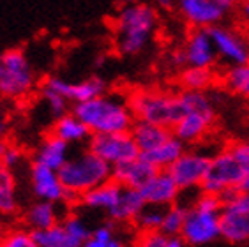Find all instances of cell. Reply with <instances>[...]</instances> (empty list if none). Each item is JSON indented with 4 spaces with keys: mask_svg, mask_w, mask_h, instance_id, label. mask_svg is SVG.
<instances>
[{
    "mask_svg": "<svg viewBox=\"0 0 249 247\" xmlns=\"http://www.w3.org/2000/svg\"><path fill=\"white\" fill-rule=\"evenodd\" d=\"M115 48L120 55L133 57L149 46L159 27L158 7L147 2L122 4L111 21Z\"/></svg>",
    "mask_w": 249,
    "mask_h": 247,
    "instance_id": "obj_1",
    "label": "cell"
},
{
    "mask_svg": "<svg viewBox=\"0 0 249 247\" xmlns=\"http://www.w3.org/2000/svg\"><path fill=\"white\" fill-rule=\"evenodd\" d=\"M72 111L85 122L92 134L131 131L136 120L127 103V97L124 99L119 95L106 94V92L94 99L74 105Z\"/></svg>",
    "mask_w": 249,
    "mask_h": 247,
    "instance_id": "obj_2",
    "label": "cell"
},
{
    "mask_svg": "<svg viewBox=\"0 0 249 247\" xmlns=\"http://www.w3.org/2000/svg\"><path fill=\"white\" fill-rule=\"evenodd\" d=\"M113 166L101 159L92 150L69 157L58 173L60 180L66 187V201L64 203H80L87 191L94 189L96 185L110 180Z\"/></svg>",
    "mask_w": 249,
    "mask_h": 247,
    "instance_id": "obj_3",
    "label": "cell"
},
{
    "mask_svg": "<svg viewBox=\"0 0 249 247\" xmlns=\"http://www.w3.org/2000/svg\"><path fill=\"white\" fill-rule=\"evenodd\" d=\"M127 103L136 120L158 124L168 129H173L184 115L180 95L159 88H138L127 95Z\"/></svg>",
    "mask_w": 249,
    "mask_h": 247,
    "instance_id": "obj_4",
    "label": "cell"
},
{
    "mask_svg": "<svg viewBox=\"0 0 249 247\" xmlns=\"http://www.w3.org/2000/svg\"><path fill=\"white\" fill-rule=\"evenodd\" d=\"M37 85V76L23 50L0 52V95L5 99H27Z\"/></svg>",
    "mask_w": 249,
    "mask_h": 247,
    "instance_id": "obj_5",
    "label": "cell"
},
{
    "mask_svg": "<svg viewBox=\"0 0 249 247\" xmlns=\"http://www.w3.org/2000/svg\"><path fill=\"white\" fill-rule=\"evenodd\" d=\"M244 176L246 168L231 154L230 148H226L217 156L211 157V166H209L207 176L203 178L200 187L203 193L219 194L228 187H240Z\"/></svg>",
    "mask_w": 249,
    "mask_h": 247,
    "instance_id": "obj_6",
    "label": "cell"
},
{
    "mask_svg": "<svg viewBox=\"0 0 249 247\" xmlns=\"http://www.w3.org/2000/svg\"><path fill=\"white\" fill-rule=\"evenodd\" d=\"M89 150L97 154L101 159H105L111 166L131 161V159H134V157H138L142 154L131 131L92 134L90 140H89Z\"/></svg>",
    "mask_w": 249,
    "mask_h": 247,
    "instance_id": "obj_7",
    "label": "cell"
},
{
    "mask_svg": "<svg viewBox=\"0 0 249 247\" xmlns=\"http://www.w3.org/2000/svg\"><path fill=\"white\" fill-rule=\"evenodd\" d=\"M217 57L226 66L249 62V37L230 25H214L209 29Z\"/></svg>",
    "mask_w": 249,
    "mask_h": 247,
    "instance_id": "obj_8",
    "label": "cell"
},
{
    "mask_svg": "<svg viewBox=\"0 0 249 247\" xmlns=\"http://www.w3.org/2000/svg\"><path fill=\"white\" fill-rule=\"evenodd\" d=\"M175 9L193 29H211L221 23L226 15L217 0H175Z\"/></svg>",
    "mask_w": 249,
    "mask_h": 247,
    "instance_id": "obj_9",
    "label": "cell"
},
{
    "mask_svg": "<svg viewBox=\"0 0 249 247\" xmlns=\"http://www.w3.org/2000/svg\"><path fill=\"white\" fill-rule=\"evenodd\" d=\"M180 235L191 246H203L207 242H212L221 235L219 212H203L193 207V210H187L186 223Z\"/></svg>",
    "mask_w": 249,
    "mask_h": 247,
    "instance_id": "obj_10",
    "label": "cell"
},
{
    "mask_svg": "<svg viewBox=\"0 0 249 247\" xmlns=\"http://www.w3.org/2000/svg\"><path fill=\"white\" fill-rule=\"evenodd\" d=\"M209 166H211V157L198 152H184L168 168V171L180 189H189L195 185H201Z\"/></svg>",
    "mask_w": 249,
    "mask_h": 247,
    "instance_id": "obj_11",
    "label": "cell"
},
{
    "mask_svg": "<svg viewBox=\"0 0 249 247\" xmlns=\"http://www.w3.org/2000/svg\"><path fill=\"white\" fill-rule=\"evenodd\" d=\"M30 185H32L34 196L37 200L53 201V203H64L66 201V187L60 180L58 170L32 162L30 166Z\"/></svg>",
    "mask_w": 249,
    "mask_h": 247,
    "instance_id": "obj_12",
    "label": "cell"
},
{
    "mask_svg": "<svg viewBox=\"0 0 249 247\" xmlns=\"http://www.w3.org/2000/svg\"><path fill=\"white\" fill-rule=\"evenodd\" d=\"M43 83L52 87V88H55L57 92H60L69 103H72V105L94 99V97H97V95L106 92L105 80H101V78H97V76H90L82 81H67V80H64V78L50 76V78H46Z\"/></svg>",
    "mask_w": 249,
    "mask_h": 247,
    "instance_id": "obj_13",
    "label": "cell"
},
{
    "mask_svg": "<svg viewBox=\"0 0 249 247\" xmlns=\"http://www.w3.org/2000/svg\"><path fill=\"white\" fill-rule=\"evenodd\" d=\"M182 48L187 66L214 67L219 60L209 29H193V32L187 34Z\"/></svg>",
    "mask_w": 249,
    "mask_h": 247,
    "instance_id": "obj_14",
    "label": "cell"
},
{
    "mask_svg": "<svg viewBox=\"0 0 249 247\" xmlns=\"http://www.w3.org/2000/svg\"><path fill=\"white\" fill-rule=\"evenodd\" d=\"M216 122V111H187L173 125L172 133L184 143H196L211 133Z\"/></svg>",
    "mask_w": 249,
    "mask_h": 247,
    "instance_id": "obj_15",
    "label": "cell"
},
{
    "mask_svg": "<svg viewBox=\"0 0 249 247\" xmlns=\"http://www.w3.org/2000/svg\"><path fill=\"white\" fill-rule=\"evenodd\" d=\"M158 168L150 164L142 154L138 157H134L131 161L120 162L117 166H113L111 171V178L117 180L124 187H134V189H142L147 182L158 173Z\"/></svg>",
    "mask_w": 249,
    "mask_h": 247,
    "instance_id": "obj_16",
    "label": "cell"
},
{
    "mask_svg": "<svg viewBox=\"0 0 249 247\" xmlns=\"http://www.w3.org/2000/svg\"><path fill=\"white\" fill-rule=\"evenodd\" d=\"M140 191H142L147 205L163 207V205H172L177 200L180 187L177 185V182L173 180L170 171L159 170Z\"/></svg>",
    "mask_w": 249,
    "mask_h": 247,
    "instance_id": "obj_17",
    "label": "cell"
},
{
    "mask_svg": "<svg viewBox=\"0 0 249 247\" xmlns=\"http://www.w3.org/2000/svg\"><path fill=\"white\" fill-rule=\"evenodd\" d=\"M69 157H71L69 156V143L50 133L36 148L34 162L44 164V166L53 168V170H60Z\"/></svg>",
    "mask_w": 249,
    "mask_h": 247,
    "instance_id": "obj_18",
    "label": "cell"
},
{
    "mask_svg": "<svg viewBox=\"0 0 249 247\" xmlns=\"http://www.w3.org/2000/svg\"><path fill=\"white\" fill-rule=\"evenodd\" d=\"M145 207H147V201L142 191L134 187H122L119 201L113 209L108 210V214L117 223H134V219L138 217V214Z\"/></svg>",
    "mask_w": 249,
    "mask_h": 247,
    "instance_id": "obj_19",
    "label": "cell"
},
{
    "mask_svg": "<svg viewBox=\"0 0 249 247\" xmlns=\"http://www.w3.org/2000/svg\"><path fill=\"white\" fill-rule=\"evenodd\" d=\"M219 219L221 237H225L228 242L240 244L249 240V214L231 207H223Z\"/></svg>",
    "mask_w": 249,
    "mask_h": 247,
    "instance_id": "obj_20",
    "label": "cell"
},
{
    "mask_svg": "<svg viewBox=\"0 0 249 247\" xmlns=\"http://www.w3.org/2000/svg\"><path fill=\"white\" fill-rule=\"evenodd\" d=\"M131 134H133L134 141L138 145L140 152H149L152 148L159 147L163 141H166L172 136V129L164 127V125H158L152 122H145V120H134L133 127H131Z\"/></svg>",
    "mask_w": 249,
    "mask_h": 247,
    "instance_id": "obj_21",
    "label": "cell"
},
{
    "mask_svg": "<svg viewBox=\"0 0 249 247\" xmlns=\"http://www.w3.org/2000/svg\"><path fill=\"white\" fill-rule=\"evenodd\" d=\"M122 187L117 180L110 178V180L103 182V184L96 185L94 189L87 191L85 194L82 196L80 203H83L89 209H96V210H108L113 209L115 203L119 201L120 193H122Z\"/></svg>",
    "mask_w": 249,
    "mask_h": 247,
    "instance_id": "obj_22",
    "label": "cell"
},
{
    "mask_svg": "<svg viewBox=\"0 0 249 247\" xmlns=\"http://www.w3.org/2000/svg\"><path fill=\"white\" fill-rule=\"evenodd\" d=\"M57 205L58 203L46 200H37L34 205H30L23 214V223L27 224V228H30L32 231H39L62 223Z\"/></svg>",
    "mask_w": 249,
    "mask_h": 247,
    "instance_id": "obj_23",
    "label": "cell"
},
{
    "mask_svg": "<svg viewBox=\"0 0 249 247\" xmlns=\"http://www.w3.org/2000/svg\"><path fill=\"white\" fill-rule=\"evenodd\" d=\"M52 134L58 136V138L67 141L69 145H71V143L89 141L92 136L90 129L87 127L85 122H83L74 111L55 119V124H53V127H52Z\"/></svg>",
    "mask_w": 249,
    "mask_h": 247,
    "instance_id": "obj_24",
    "label": "cell"
},
{
    "mask_svg": "<svg viewBox=\"0 0 249 247\" xmlns=\"http://www.w3.org/2000/svg\"><path fill=\"white\" fill-rule=\"evenodd\" d=\"M184 145H186V143L180 141L175 134H172V136H170L166 141L161 143L159 147L152 148L149 152H143L142 156H143L150 164H154V166L158 168V170H168L173 162L177 161L178 157L186 152V150H184Z\"/></svg>",
    "mask_w": 249,
    "mask_h": 247,
    "instance_id": "obj_25",
    "label": "cell"
},
{
    "mask_svg": "<svg viewBox=\"0 0 249 247\" xmlns=\"http://www.w3.org/2000/svg\"><path fill=\"white\" fill-rule=\"evenodd\" d=\"M178 81H180L182 90L209 92L216 83V72H214V67L186 66L180 69Z\"/></svg>",
    "mask_w": 249,
    "mask_h": 247,
    "instance_id": "obj_26",
    "label": "cell"
},
{
    "mask_svg": "<svg viewBox=\"0 0 249 247\" xmlns=\"http://www.w3.org/2000/svg\"><path fill=\"white\" fill-rule=\"evenodd\" d=\"M18 212V193L13 170L0 162V215L11 217Z\"/></svg>",
    "mask_w": 249,
    "mask_h": 247,
    "instance_id": "obj_27",
    "label": "cell"
},
{
    "mask_svg": "<svg viewBox=\"0 0 249 247\" xmlns=\"http://www.w3.org/2000/svg\"><path fill=\"white\" fill-rule=\"evenodd\" d=\"M34 235H36L39 247H83L82 240L69 235V231L64 228L62 223L55 224L52 228L34 231Z\"/></svg>",
    "mask_w": 249,
    "mask_h": 247,
    "instance_id": "obj_28",
    "label": "cell"
},
{
    "mask_svg": "<svg viewBox=\"0 0 249 247\" xmlns=\"http://www.w3.org/2000/svg\"><path fill=\"white\" fill-rule=\"evenodd\" d=\"M223 85L231 94L249 99V62L226 67L223 74Z\"/></svg>",
    "mask_w": 249,
    "mask_h": 247,
    "instance_id": "obj_29",
    "label": "cell"
},
{
    "mask_svg": "<svg viewBox=\"0 0 249 247\" xmlns=\"http://www.w3.org/2000/svg\"><path fill=\"white\" fill-rule=\"evenodd\" d=\"M186 215L187 210L180 205H172L170 209L164 212L163 224H161V231L166 235V237H177L182 233L184 223H186Z\"/></svg>",
    "mask_w": 249,
    "mask_h": 247,
    "instance_id": "obj_30",
    "label": "cell"
},
{
    "mask_svg": "<svg viewBox=\"0 0 249 247\" xmlns=\"http://www.w3.org/2000/svg\"><path fill=\"white\" fill-rule=\"evenodd\" d=\"M39 95H41L43 103L48 106L50 113H52L55 119L69 113V111H67V109H69V101H67L60 92L55 90V88H52V87L44 85L43 83L41 88H39Z\"/></svg>",
    "mask_w": 249,
    "mask_h": 247,
    "instance_id": "obj_31",
    "label": "cell"
},
{
    "mask_svg": "<svg viewBox=\"0 0 249 247\" xmlns=\"http://www.w3.org/2000/svg\"><path fill=\"white\" fill-rule=\"evenodd\" d=\"M0 247H39L36 235L30 228H15L5 231Z\"/></svg>",
    "mask_w": 249,
    "mask_h": 247,
    "instance_id": "obj_32",
    "label": "cell"
},
{
    "mask_svg": "<svg viewBox=\"0 0 249 247\" xmlns=\"http://www.w3.org/2000/svg\"><path fill=\"white\" fill-rule=\"evenodd\" d=\"M164 212L158 209H147L145 207L142 212L138 214V217L134 219V223L142 231H156V229H161V224H163Z\"/></svg>",
    "mask_w": 249,
    "mask_h": 247,
    "instance_id": "obj_33",
    "label": "cell"
},
{
    "mask_svg": "<svg viewBox=\"0 0 249 247\" xmlns=\"http://www.w3.org/2000/svg\"><path fill=\"white\" fill-rule=\"evenodd\" d=\"M62 226L69 231V235H72V237L82 240V242H85L87 238H89V235H90V229L87 228L85 221L82 217H78V215H72V214L66 215L62 219Z\"/></svg>",
    "mask_w": 249,
    "mask_h": 247,
    "instance_id": "obj_34",
    "label": "cell"
},
{
    "mask_svg": "<svg viewBox=\"0 0 249 247\" xmlns=\"http://www.w3.org/2000/svg\"><path fill=\"white\" fill-rule=\"evenodd\" d=\"M168 238L161 229H156V231H142L140 237L136 238L134 247H166L168 246Z\"/></svg>",
    "mask_w": 249,
    "mask_h": 247,
    "instance_id": "obj_35",
    "label": "cell"
},
{
    "mask_svg": "<svg viewBox=\"0 0 249 247\" xmlns=\"http://www.w3.org/2000/svg\"><path fill=\"white\" fill-rule=\"evenodd\" d=\"M113 238V229L110 226H101V228L90 231L89 238L83 242V247H106V244Z\"/></svg>",
    "mask_w": 249,
    "mask_h": 247,
    "instance_id": "obj_36",
    "label": "cell"
},
{
    "mask_svg": "<svg viewBox=\"0 0 249 247\" xmlns=\"http://www.w3.org/2000/svg\"><path fill=\"white\" fill-rule=\"evenodd\" d=\"M225 205L221 201V198L217 194H212V193H203L195 203V209L203 210V212H219Z\"/></svg>",
    "mask_w": 249,
    "mask_h": 247,
    "instance_id": "obj_37",
    "label": "cell"
},
{
    "mask_svg": "<svg viewBox=\"0 0 249 247\" xmlns=\"http://www.w3.org/2000/svg\"><path fill=\"white\" fill-rule=\"evenodd\" d=\"M21 161H23V152H21L16 145L11 143L9 148H7V152L4 154V157H2L0 162L5 164L7 168H11V170H15V168H18L19 164H21Z\"/></svg>",
    "mask_w": 249,
    "mask_h": 247,
    "instance_id": "obj_38",
    "label": "cell"
},
{
    "mask_svg": "<svg viewBox=\"0 0 249 247\" xmlns=\"http://www.w3.org/2000/svg\"><path fill=\"white\" fill-rule=\"evenodd\" d=\"M231 154H233L239 162L246 168V171L249 170V141H237L230 147Z\"/></svg>",
    "mask_w": 249,
    "mask_h": 247,
    "instance_id": "obj_39",
    "label": "cell"
},
{
    "mask_svg": "<svg viewBox=\"0 0 249 247\" xmlns=\"http://www.w3.org/2000/svg\"><path fill=\"white\" fill-rule=\"evenodd\" d=\"M168 62H170L173 67H178V69L186 67L187 66V60H186V53H184V48H177L175 52L170 53Z\"/></svg>",
    "mask_w": 249,
    "mask_h": 247,
    "instance_id": "obj_40",
    "label": "cell"
},
{
    "mask_svg": "<svg viewBox=\"0 0 249 247\" xmlns=\"http://www.w3.org/2000/svg\"><path fill=\"white\" fill-rule=\"evenodd\" d=\"M240 18L249 27V0H242L240 2Z\"/></svg>",
    "mask_w": 249,
    "mask_h": 247,
    "instance_id": "obj_41",
    "label": "cell"
},
{
    "mask_svg": "<svg viewBox=\"0 0 249 247\" xmlns=\"http://www.w3.org/2000/svg\"><path fill=\"white\" fill-rule=\"evenodd\" d=\"M166 247H187V242L182 237H170Z\"/></svg>",
    "mask_w": 249,
    "mask_h": 247,
    "instance_id": "obj_42",
    "label": "cell"
},
{
    "mask_svg": "<svg viewBox=\"0 0 249 247\" xmlns=\"http://www.w3.org/2000/svg\"><path fill=\"white\" fill-rule=\"evenodd\" d=\"M152 2L159 9H172V7H175V0H152Z\"/></svg>",
    "mask_w": 249,
    "mask_h": 247,
    "instance_id": "obj_43",
    "label": "cell"
},
{
    "mask_svg": "<svg viewBox=\"0 0 249 247\" xmlns=\"http://www.w3.org/2000/svg\"><path fill=\"white\" fill-rule=\"evenodd\" d=\"M240 2H242V0H217V4L223 5L226 11L231 9V7H235V5H240Z\"/></svg>",
    "mask_w": 249,
    "mask_h": 247,
    "instance_id": "obj_44",
    "label": "cell"
},
{
    "mask_svg": "<svg viewBox=\"0 0 249 247\" xmlns=\"http://www.w3.org/2000/svg\"><path fill=\"white\" fill-rule=\"evenodd\" d=\"M11 143L7 141V140H4L2 136H0V161H2V157H4V154L7 152V148H9Z\"/></svg>",
    "mask_w": 249,
    "mask_h": 247,
    "instance_id": "obj_45",
    "label": "cell"
},
{
    "mask_svg": "<svg viewBox=\"0 0 249 247\" xmlns=\"http://www.w3.org/2000/svg\"><path fill=\"white\" fill-rule=\"evenodd\" d=\"M5 129H7V120H5V113L0 109V136H4Z\"/></svg>",
    "mask_w": 249,
    "mask_h": 247,
    "instance_id": "obj_46",
    "label": "cell"
},
{
    "mask_svg": "<svg viewBox=\"0 0 249 247\" xmlns=\"http://www.w3.org/2000/svg\"><path fill=\"white\" fill-rule=\"evenodd\" d=\"M240 189L249 191V170L246 171V176H244V180H242V184H240Z\"/></svg>",
    "mask_w": 249,
    "mask_h": 247,
    "instance_id": "obj_47",
    "label": "cell"
},
{
    "mask_svg": "<svg viewBox=\"0 0 249 247\" xmlns=\"http://www.w3.org/2000/svg\"><path fill=\"white\" fill-rule=\"evenodd\" d=\"M106 247H124V244H122L120 240H117V238L113 237V238L110 240V242L106 244Z\"/></svg>",
    "mask_w": 249,
    "mask_h": 247,
    "instance_id": "obj_48",
    "label": "cell"
},
{
    "mask_svg": "<svg viewBox=\"0 0 249 247\" xmlns=\"http://www.w3.org/2000/svg\"><path fill=\"white\" fill-rule=\"evenodd\" d=\"M5 231H7V229H5L4 223H2V215H0V240H2V238H4Z\"/></svg>",
    "mask_w": 249,
    "mask_h": 247,
    "instance_id": "obj_49",
    "label": "cell"
},
{
    "mask_svg": "<svg viewBox=\"0 0 249 247\" xmlns=\"http://www.w3.org/2000/svg\"><path fill=\"white\" fill-rule=\"evenodd\" d=\"M138 2H145V0H122V4H138Z\"/></svg>",
    "mask_w": 249,
    "mask_h": 247,
    "instance_id": "obj_50",
    "label": "cell"
}]
</instances>
